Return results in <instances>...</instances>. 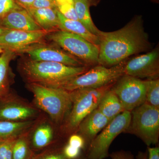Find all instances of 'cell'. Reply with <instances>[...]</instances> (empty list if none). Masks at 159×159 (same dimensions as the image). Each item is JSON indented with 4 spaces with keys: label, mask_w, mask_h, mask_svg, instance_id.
Masks as SVG:
<instances>
[{
    "label": "cell",
    "mask_w": 159,
    "mask_h": 159,
    "mask_svg": "<svg viewBox=\"0 0 159 159\" xmlns=\"http://www.w3.org/2000/svg\"><path fill=\"white\" fill-rule=\"evenodd\" d=\"M98 65L110 67L130 56L151 51L152 48L141 15H136L121 29L113 31H99Z\"/></svg>",
    "instance_id": "cell-1"
},
{
    "label": "cell",
    "mask_w": 159,
    "mask_h": 159,
    "mask_svg": "<svg viewBox=\"0 0 159 159\" xmlns=\"http://www.w3.org/2000/svg\"><path fill=\"white\" fill-rule=\"evenodd\" d=\"M88 66L74 67L60 63L25 61L20 71L28 83H36L54 87L88 70Z\"/></svg>",
    "instance_id": "cell-2"
},
{
    "label": "cell",
    "mask_w": 159,
    "mask_h": 159,
    "mask_svg": "<svg viewBox=\"0 0 159 159\" xmlns=\"http://www.w3.org/2000/svg\"><path fill=\"white\" fill-rule=\"evenodd\" d=\"M27 87L33 94L34 106L46 113L59 128L72 108L70 92L36 83H28Z\"/></svg>",
    "instance_id": "cell-3"
},
{
    "label": "cell",
    "mask_w": 159,
    "mask_h": 159,
    "mask_svg": "<svg viewBox=\"0 0 159 159\" xmlns=\"http://www.w3.org/2000/svg\"><path fill=\"white\" fill-rule=\"evenodd\" d=\"M116 83L97 88L80 89L70 92L73 102L72 108L59 127L60 133L64 136L76 133L80 122L97 108L102 97Z\"/></svg>",
    "instance_id": "cell-4"
},
{
    "label": "cell",
    "mask_w": 159,
    "mask_h": 159,
    "mask_svg": "<svg viewBox=\"0 0 159 159\" xmlns=\"http://www.w3.org/2000/svg\"><path fill=\"white\" fill-rule=\"evenodd\" d=\"M128 59L110 67L100 65L93 66L84 74L54 88L72 92L80 89L97 88L114 83L124 75L125 65Z\"/></svg>",
    "instance_id": "cell-5"
},
{
    "label": "cell",
    "mask_w": 159,
    "mask_h": 159,
    "mask_svg": "<svg viewBox=\"0 0 159 159\" xmlns=\"http://www.w3.org/2000/svg\"><path fill=\"white\" fill-rule=\"evenodd\" d=\"M46 38L88 66L98 65L99 47L85 39L62 30L48 33Z\"/></svg>",
    "instance_id": "cell-6"
},
{
    "label": "cell",
    "mask_w": 159,
    "mask_h": 159,
    "mask_svg": "<svg viewBox=\"0 0 159 159\" xmlns=\"http://www.w3.org/2000/svg\"><path fill=\"white\" fill-rule=\"evenodd\" d=\"M129 125L124 133L139 137L148 147L159 142V109L145 102L131 111Z\"/></svg>",
    "instance_id": "cell-7"
},
{
    "label": "cell",
    "mask_w": 159,
    "mask_h": 159,
    "mask_svg": "<svg viewBox=\"0 0 159 159\" xmlns=\"http://www.w3.org/2000/svg\"><path fill=\"white\" fill-rule=\"evenodd\" d=\"M131 112L125 111L111 121L91 142L87 149V159H104L109 157V149L113 141L128 128Z\"/></svg>",
    "instance_id": "cell-8"
},
{
    "label": "cell",
    "mask_w": 159,
    "mask_h": 159,
    "mask_svg": "<svg viewBox=\"0 0 159 159\" xmlns=\"http://www.w3.org/2000/svg\"><path fill=\"white\" fill-rule=\"evenodd\" d=\"M42 113L26 99L11 91L0 97V121L25 122L33 121Z\"/></svg>",
    "instance_id": "cell-9"
},
{
    "label": "cell",
    "mask_w": 159,
    "mask_h": 159,
    "mask_svg": "<svg viewBox=\"0 0 159 159\" xmlns=\"http://www.w3.org/2000/svg\"><path fill=\"white\" fill-rule=\"evenodd\" d=\"M112 89L125 111L131 112L145 102V80L124 74L118 80Z\"/></svg>",
    "instance_id": "cell-10"
},
{
    "label": "cell",
    "mask_w": 159,
    "mask_h": 159,
    "mask_svg": "<svg viewBox=\"0 0 159 159\" xmlns=\"http://www.w3.org/2000/svg\"><path fill=\"white\" fill-rule=\"evenodd\" d=\"M124 74L141 79L158 78L159 44L145 54L129 58L125 65Z\"/></svg>",
    "instance_id": "cell-11"
},
{
    "label": "cell",
    "mask_w": 159,
    "mask_h": 159,
    "mask_svg": "<svg viewBox=\"0 0 159 159\" xmlns=\"http://www.w3.org/2000/svg\"><path fill=\"white\" fill-rule=\"evenodd\" d=\"M28 54L30 59L36 61H50L74 67L87 66L76 57L58 47L39 43L30 46L18 53Z\"/></svg>",
    "instance_id": "cell-12"
},
{
    "label": "cell",
    "mask_w": 159,
    "mask_h": 159,
    "mask_svg": "<svg viewBox=\"0 0 159 159\" xmlns=\"http://www.w3.org/2000/svg\"><path fill=\"white\" fill-rule=\"evenodd\" d=\"M55 126L49 117L43 114L36 119L29 134L30 145L34 152L53 147L57 142Z\"/></svg>",
    "instance_id": "cell-13"
},
{
    "label": "cell",
    "mask_w": 159,
    "mask_h": 159,
    "mask_svg": "<svg viewBox=\"0 0 159 159\" xmlns=\"http://www.w3.org/2000/svg\"><path fill=\"white\" fill-rule=\"evenodd\" d=\"M48 32L7 29L0 35V48L16 53L35 44L41 43Z\"/></svg>",
    "instance_id": "cell-14"
},
{
    "label": "cell",
    "mask_w": 159,
    "mask_h": 159,
    "mask_svg": "<svg viewBox=\"0 0 159 159\" xmlns=\"http://www.w3.org/2000/svg\"><path fill=\"white\" fill-rule=\"evenodd\" d=\"M0 26L7 29L28 31H43L27 9H15L0 18Z\"/></svg>",
    "instance_id": "cell-15"
},
{
    "label": "cell",
    "mask_w": 159,
    "mask_h": 159,
    "mask_svg": "<svg viewBox=\"0 0 159 159\" xmlns=\"http://www.w3.org/2000/svg\"><path fill=\"white\" fill-rule=\"evenodd\" d=\"M111 122L97 108L89 114L80 122L76 133L84 139L88 148L90 143Z\"/></svg>",
    "instance_id": "cell-16"
},
{
    "label": "cell",
    "mask_w": 159,
    "mask_h": 159,
    "mask_svg": "<svg viewBox=\"0 0 159 159\" xmlns=\"http://www.w3.org/2000/svg\"><path fill=\"white\" fill-rule=\"evenodd\" d=\"M26 9L43 31L48 33L59 30L56 8Z\"/></svg>",
    "instance_id": "cell-17"
},
{
    "label": "cell",
    "mask_w": 159,
    "mask_h": 159,
    "mask_svg": "<svg viewBox=\"0 0 159 159\" xmlns=\"http://www.w3.org/2000/svg\"><path fill=\"white\" fill-rule=\"evenodd\" d=\"M16 53L11 50H4L0 56V97L10 92V86L14 81V77L10 63Z\"/></svg>",
    "instance_id": "cell-18"
},
{
    "label": "cell",
    "mask_w": 159,
    "mask_h": 159,
    "mask_svg": "<svg viewBox=\"0 0 159 159\" xmlns=\"http://www.w3.org/2000/svg\"><path fill=\"white\" fill-rule=\"evenodd\" d=\"M57 13L59 22V30L77 34L93 44L99 46V41L98 36L90 32L79 20L66 18L57 9Z\"/></svg>",
    "instance_id": "cell-19"
},
{
    "label": "cell",
    "mask_w": 159,
    "mask_h": 159,
    "mask_svg": "<svg viewBox=\"0 0 159 159\" xmlns=\"http://www.w3.org/2000/svg\"><path fill=\"white\" fill-rule=\"evenodd\" d=\"M36 119L18 122L0 121V141L16 139L29 132Z\"/></svg>",
    "instance_id": "cell-20"
},
{
    "label": "cell",
    "mask_w": 159,
    "mask_h": 159,
    "mask_svg": "<svg viewBox=\"0 0 159 159\" xmlns=\"http://www.w3.org/2000/svg\"><path fill=\"white\" fill-rule=\"evenodd\" d=\"M97 108L111 121L125 111L119 98L112 89L102 97Z\"/></svg>",
    "instance_id": "cell-21"
},
{
    "label": "cell",
    "mask_w": 159,
    "mask_h": 159,
    "mask_svg": "<svg viewBox=\"0 0 159 159\" xmlns=\"http://www.w3.org/2000/svg\"><path fill=\"white\" fill-rule=\"evenodd\" d=\"M74 6L78 20L82 23L90 32L97 35L99 30L91 17L89 8L90 5L88 0H74Z\"/></svg>",
    "instance_id": "cell-22"
},
{
    "label": "cell",
    "mask_w": 159,
    "mask_h": 159,
    "mask_svg": "<svg viewBox=\"0 0 159 159\" xmlns=\"http://www.w3.org/2000/svg\"><path fill=\"white\" fill-rule=\"evenodd\" d=\"M29 132L16 139L13 146V159H33L35 153L30 145Z\"/></svg>",
    "instance_id": "cell-23"
},
{
    "label": "cell",
    "mask_w": 159,
    "mask_h": 159,
    "mask_svg": "<svg viewBox=\"0 0 159 159\" xmlns=\"http://www.w3.org/2000/svg\"><path fill=\"white\" fill-rule=\"evenodd\" d=\"M146 82L145 102L159 109V79H148Z\"/></svg>",
    "instance_id": "cell-24"
},
{
    "label": "cell",
    "mask_w": 159,
    "mask_h": 159,
    "mask_svg": "<svg viewBox=\"0 0 159 159\" xmlns=\"http://www.w3.org/2000/svg\"><path fill=\"white\" fill-rule=\"evenodd\" d=\"M63 147H51L34 155L32 159H67L64 154Z\"/></svg>",
    "instance_id": "cell-25"
},
{
    "label": "cell",
    "mask_w": 159,
    "mask_h": 159,
    "mask_svg": "<svg viewBox=\"0 0 159 159\" xmlns=\"http://www.w3.org/2000/svg\"><path fill=\"white\" fill-rule=\"evenodd\" d=\"M16 139L0 141V159H13V148Z\"/></svg>",
    "instance_id": "cell-26"
},
{
    "label": "cell",
    "mask_w": 159,
    "mask_h": 159,
    "mask_svg": "<svg viewBox=\"0 0 159 159\" xmlns=\"http://www.w3.org/2000/svg\"><path fill=\"white\" fill-rule=\"evenodd\" d=\"M21 8L16 0H0V18L13 10Z\"/></svg>",
    "instance_id": "cell-27"
},
{
    "label": "cell",
    "mask_w": 159,
    "mask_h": 159,
    "mask_svg": "<svg viewBox=\"0 0 159 159\" xmlns=\"http://www.w3.org/2000/svg\"><path fill=\"white\" fill-rule=\"evenodd\" d=\"M56 9L66 18L78 20L74 4H65L59 5L56 6Z\"/></svg>",
    "instance_id": "cell-28"
},
{
    "label": "cell",
    "mask_w": 159,
    "mask_h": 159,
    "mask_svg": "<svg viewBox=\"0 0 159 159\" xmlns=\"http://www.w3.org/2000/svg\"><path fill=\"white\" fill-rule=\"evenodd\" d=\"M67 144L81 150L86 148L84 139L81 136L77 133L72 134L69 136Z\"/></svg>",
    "instance_id": "cell-29"
},
{
    "label": "cell",
    "mask_w": 159,
    "mask_h": 159,
    "mask_svg": "<svg viewBox=\"0 0 159 159\" xmlns=\"http://www.w3.org/2000/svg\"><path fill=\"white\" fill-rule=\"evenodd\" d=\"M81 149L67 144L62 148L63 152L67 159H77L80 156Z\"/></svg>",
    "instance_id": "cell-30"
},
{
    "label": "cell",
    "mask_w": 159,
    "mask_h": 159,
    "mask_svg": "<svg viewBox=\"0 0 159 159\" xmlns=\"http://www.w3.org/2000/svg\"><path fill=\"white\" fill-rule=\"evenodd\" d=\"M30 8L40 9L55 8L56 7L54 0H34V2Z\"/></svg>",
    "instance_id": "cell-31"
},
{
    "label": "cell",
    "mask_w": 159,
    "mask_h": 159,
    "mask_svg": "<svg viewBox=\"0 0 159 159\" xmlns=\"http://www.w3.org/2000/svg\"><path fill=\"white\" fill-rule=\"evenodd\" d=\"M109 157L111 159H136L130 152L123 150L118 151L110 154Z\"/></svg>",
    "instance_id": "cell-32"
},
{
    "label": "cell",
    "mask_w": 159,
    "mask_h": 159,
    "mask_svg": "<svg viewBox=\"0 0 159 159\" xmlns=\"http://www.w3.org/2000/svg\"><path fill=\"white\" fill-rule=\"evenodd\" d=\"M148 159H159V146L155 147H148Z\"/></svg>",
    "instance_id": "cell-33"
},
{
    "label": "cell",
    "mask_w": 159,
    "mask_h": 159,
    "mask_svg": "<svg viewBox=\"0 0 159 159\" xmlns=\"http://www.w3.org/2000/svg\"><path fill=\"white\" fill-rule=\"evenodd\" d=\"M34 0H16L18 4L25 9L30 8L34 2Z\"/></svg>",
    "instance_id": "cell-34"
},
{
    "label": "cell",
    "mask_w": 159,
    "mask_h": 159,
    "mask_svg": "<svg viewBox=\"0 0 159 159\" xmlns=\"http://www.w3.org/2000/svg\"><path fill=\"white\" fill-rule=\"evenodd\" d=\"M55 6L63 5L65 4H74V0H54Z\"/></svg>",
    "instance_id": "cell-35"
},
{
    "label": "cell",
    "mask_w": 159,
    "mask_h": 159,
    "mask_svg": "<svg viewBox=\"0 0 159 159\" xmlns=\"http://www.w3.org/2000/svg\"><path fill=\"white\" fill-rule=\"evenodd\" d=\"M137 159H148V152L147 150L145 152H139L137 156Z\"/></svg>",
    "instance_id": "cell-36"
},
{
    "label": "cell",
    "mask_w": 159,
    "mask_h": 159,
    "mask_svg": "<svg viewBox=\"0 0 159 159\" xmlns=\"http://www.w3.org/2000/svg\"><path fill=\"white\" fill-rule=\"evenodd\" d=\"M91 6H96L100 2L101 0H88Z\"/></svg>",
    "instance_id": "cell-37"
},
{
    "label": "cell",
    "mask_w": 159,
    "mask_h": 159,
    "mask_svg": "<svg viewBox=\"0 0 159 159\" xmlns=\"http://www.w3.org/2000/svg\"><path fill=\"white\" fill-rule=\"evenodd\" d=\"M7 30V29H4V28L0 26V35L2 34L3 33L5 32Z\"/></svg>",
    "instance_id": "cell-38"
},
{
    "label": "cell",
    "mask_w": 159,
    "mask_h": 159,
    "mask_svg": "<svg viewBox=\"0 0 159 159\" xmlns=\"http://www.w3.org/2000/svg\"><path fill=\"white\" fill-rule=\"evenodd\" d=\"M149 1L152 2L157 3V4H158L159 3V0H149Z\"/></svg>",
    "instance_id": "cell-39"
},
{
    "label": "cell",
    "mask_w": 159,
    "mask_h": 159,
    "mask_svg": "<svg viewBox=\"0 0 159 159\" xmlns=\"http://www.w3.org/2000/svg\"><path fill=\"white\" fill-rule=\"evenodd\" d=\"M4 50L3 49H2V48H0V54H2V53H3L4 52Z\"/></svg>",
    "instance_id": "cell-40"
}]
</instances>
